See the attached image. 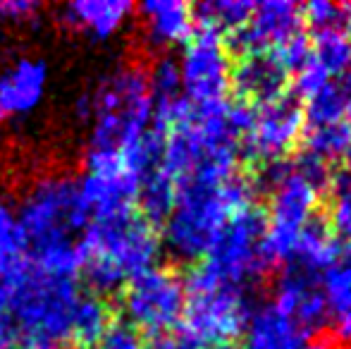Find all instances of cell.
Wrapping results in <instances>:
<instances>
[{"label":"cell","instance_id":"1","mask_svg":"<svg viewBox=\"0 0 351 349\" xmlns=\"http://www.w3.org/2000/svg\"><path fill=\"white\" fill-rule=\"evenodd\" d=\"M77 115L86 125L84 170L127 168L141 177L160 163L165 132L153 125L148 67L112 65L79 96Z\"/></svg>","mask_w":351,"mask_h":349},{"label":"cell","instance_id":"2","mask_svg":"<svg viewBox=\"0 0 351 349\" xmlns=\"http://www.w3.org/2000/svg\"><path fill=\"white\" fill-rule=\"evenodd\" d=\"M14 208L27 242L29 263L48 273L79 278V242L91 215L77 177L67 173L36 177L27 184Z\"/></svg>","mask_w":351,"mask_h":349},{"label":"cell","instance_id":"3","mask_svg":"<svg viewBox=\"0 0 351 349\" xmlns=\"http://www.w3.org/2000/svg\"><path fill=\"white\" fill-rule=\"evenodd\" d=\"M86 289L77 275L48 273L29 263L5 306L14 349L74 347V323Z\"/></svg>","mask_w":351,"mask_h":349},{"label":"cell","instance_id":"4","mask_svg":"<svg viewBox=\"0 0 351 349\" xmlns=\"http://www.w3.org/2000/svg\"><path fill=\"white\" fill-rule=\"evenodd\" d=\"M256 199L254 180L237 173L225 182H177L175 204L162 223L160 242L182 263H199L208 256L217 234L237 210Z\"/></svg>","mask_w":351,"mask_h":349},{"label":"cell","instance_id":"5","mask_svg":"<svg viewBox=\"0 0 351 349\" xmlns=\"http://www.w3.org/2000/svg\"><path fill=\"white\" fill-rule=\"evenodd\" d=\"M160 234L139 210L91 218L79 242V273L86 275L91 292L106 294L125 289L136 275L158 265Z\"/></svg>","mask_w":351,"mask_h":349},{"label":"cell","instance_id":"6","mask_svg":"<svg viewBox=\"0 0 351 349\" xmlns=\"http://www.w3.org/2000/svg\"><path fill=\"white\" fill-rule=\"evenodd\" d=\"M254 186L256 191L268 194L263 252L273 265H285L291 258L301 230L315 220L323 189L301 173L294 160L261 165Z\"/></svg>","mask_w":351,"mask_h":349},{"label":"cell","instance_id":"7","mask_svg":"<svg viewBox=\"0 0 351 349\" xmlns=\"http://www.w3.org/2000/svg\"><path fill=\"white\" fill-rule=\"evenodd\" d=\"M186 309L182 335L196 347H222L241 335L249 306V289L222 282L204 263H196L184 280Z\"/></svg>","mask_w":351,"mask_h":349},{"label":"cell","instance_id":"8","mask_svg":"<svg viewBox=\"0 0 351 349\" xmlns=\"http://www.w3.org/2000/svg\"><path fill=\"white\" fill-rule=\"evenodd\" d=\"M265 228V213L256 204L237 210L217 234L208 256L199 263H204L222 282L251 289V285L273 270V263L263 252Z\"/></svg>","mask_w":351,"mask_h":349},{"label":"cell","instance_id":"9","mask_svg":"<svg viewBox=\"0 0 351 349\" xmlns=\"http://www.w3.org/2000/svg\"><path fill=\"white\" fill-rule=\"evenodd\" d=\"M186 309L184 278L170 265H153L122 289V313L143 337H165L182 326Z\"/></svg>","mask_w":351,"mask_h":349},{"label":"cell","instance_id":"10","mask_svg":"<svg viewBox=\"0 0 351 349\" xmlns=\"http://www.w3.org/2000/svg\"><path fill=\"white\" fill-rule=\"evenodd\" d=\"M175 62L189 106L225 101L232 80V58L225 36L196 27Z\"/></svg>","mask_w":351,"mask_h":349},{"label":"cell","instance_id":"11","mask_svg":"<svg viewBox=\"0 0 351 349\" xmlns=\"http://www.w3.org/2000/svg\"><path fill=\"white\" fill-rule=\"evenodd\" d=\"M304 127V110L296 96L282 93L280 98L254 106V120L241 141V156L258 165L287 160V154L299 144Z\"/></svg>","mask_w":351,"mask_h":349},{"label":"cell","instance_id":"12","mask_svg":"<svg viewBox=\"0 0 351 349\" xmlns=\"http://www.w3.org/2000/svg\"><path fill=\"white\" fill-rule=\"evenodd\" d=\"M299 34H304L301 5L289 0H263L254 5L249 22L225 41L227 48L232 46L239 56H251V53H275Z\"/></svg>","mask_w":351,"mask_h":349},{"label":"cell","instance_id":"13","mask_svg":"<svg viewBox=\"0 0 351 349\" xmlns=\"http://www.w3.org/2000/svg\"><path fill=\"white\" fill-rule=\"evenodd\" d=\"M51 67L41 56H14L0 67V117L27 120L46 103Z\"/></svg>","mask_w":351,"mask_h":349},{"label":"cell","instance_id":"14","mask_svg":"<svg viewBox=\"0 0 351 349\" xmlns=\"http://www.w3.org/2000/svg\"><path fill=\"white\" fill-rule=\"evenodd\" d=\"M273 304L306 337L328 326V304L320 287V275L294 263L282 265L280 278L275 280Z\"/></svg>","mask_w":351,"mask_h":349},{"label":"cell","instance_id":"15","mask_svg":"<svg viewBox=\"0 0 351 349\" xmlns=\"http://www.w3.org/2000/svg\"><path fill=\"white\" fill-rule=\"evenodd\" d=\"M134 19L130 0H72L58 10V22L72 34L93 43L117 38Z\"/></svg>","mask_w":351,"mask_h":349},{"label":"cell","instance_id":"16","mask_svg":"<svg viewBox=\"0 0 351 349\" xmlns=\"http://www.w3.org/2000/svg\"><path fill=\"white\" fill-rule=\"evenodd\" d=\"M134 17L139 22L141 38L153 51H170L184 46L194 34V5L182 0H148L134 5Z\"/></svg>","mask_w":351,"mask_h":349},{"label":"cell","instance_id":"17","mask_svg":"<svg viewBox=\"0 0 351 349\" xmlns=\"http://www.w3.org/2000/svg\"><path fill=\"white\" fill-rule=\"evenodd\" d=\"M79 180V191L91 218L127 213L136 208L141 177L127 168H96L84 170Z\"/></svg>","mask_w":351,"mask_h":349},{"label":"cell","instance_id":"18","mask_svg":"<svg viewBox=\"0 0 351 349\" xmlns=\"http://www.w3.org/2000/svg\"><path fill=\"white\" fill-rule=\"evenodd\" d=\"M289 80L291 75L275 53H251V56H239V60L232 62L230 88H234L237 101L261 106L280 98Z\"/></svg>","mask_w":351,"mask_h":349},{"label":"cell","instance_id":"19","mask_svg":"<svg viewBox=\"0 0 351 349\" xmlns=\"http://www.w3.org/2000/svg\"><path fill=\"white\" fill-rule=\"evenodd\" d=\"M239 340L241 349H299L306 335L273 302H263L249 311Z\"/></svg>","mask_w":351,"mask_h":349},{"label":"cell","instance_id":"20","mask_svg":"<svg viewBox=\"0 0 351 349\" xmlns=\"http://www.w3.org/2000/svg\"><path fill=\"white\" fill-rule=\"evenodd\" d=\"M148 93H151L153 106V125L167 132L189 108L184 93H182L180 70H177L175 58L160 56L148 67Z\"/></svg>","mask_w":351,"mask_h":349},{"label":"cell","instance_id":"21","mask_svg":"<svg viewBox=\"0 0 351 349\" xmlns=\"http://www.w3.org/2000/svg\"><path fill=\"white\" fill-rule=\"evenodd\" d=\"M27 265V242L19 228L17 208L12 201L0 199V316L5 313L10 292Z\"/></svg>","mask_w":351,"mask_h":349},{"label":"cell","instance_id":"22","mask_svg":"<svg viewBox=\"0 0 351 349\" xmlns=\"http://www.w3.org/2000/svg\"><path fill=\"white\" fill-rule=\"evenodd\" d=\"M320 287L328 304V323H332L342 349H351V249L325 270Z\"/></svg>","mask_w":351,"mask_h":349},{"label":"cell","instance_id":"23","mask_svg":"<svg viewBox=\"0 0 351 349\" xmlns=\"http://www.w3.org/2000/svg\"><path fill=\"white\" fill-rule=\"evenodd\" d=\"M344 252H347V249L339 242L337 234L330 230V225L325 223V220L315 218L301 230L299 239H296V244H294V252H291V258L287 263H294V265H299V268L323 278L325 270L335 261H339V256H342Z\"/></svg>","mask_w":351,"mask_h":349},{"label":"cell","instance_id":"24","mask_svg":"<svg viewBox=\"0 0 351 349\" xmlns=\"http://www.w3.org/2000/svg\"><path fill=\"white\" fill-rule=\"evenodd\" d=\"M306 127H323L347 122L351 115V75L330 80L301 103Z\"/></svg>","mask_w":351,"mask_h":349},{"label":"cell","instance_id":"25","mask_svg":"<svg viewBox=\"0 0 351 349\" xmlns=\"http://www.w3.org/2000/svg\"><path fill=\"white\" fill-rule=\"evenodd\" d=\"M175 191L177 182L162 170L160 163L148 168L139 180V194H136L139 213L148 223L162 225L175 204Z\"/></svg>","mask_w":351,"mask_h":349},{"label":"cell","instance_id":"26","mask_svg":"<svg viewBox=\"0 0 351 349\" xmlns=\"http://www.w3.org/2000/svg\"><path fill=\"white\" fill-rule=\"evenodd\" d=\"M254 5L249 0H206L194 5V22L199 29H208L220 36H232L249 22Z\"/></svg>","mask_w":351,"mask_h":349},{"label":"cell","instance_id":"27","mask_svg":"<svg viewBox=\"0 0 351 349\" xmlns=\"http://www.w3.org/2000/svg\"><path fill=\"white\" fill-rule=\"evenodd\" d=\"M304 154L323 160L332 168L339 158H347L351 149V122L323 127H304Z\"/></svg>","mask_w":351,"mask_h":349},{"label":"cell","instance_id":"28","mask_svg":"<svg viewBox=\"0 0 351 349\" xmlns=\"http://www.w3.org/2000/svg\"><path fill=\"white\" fill-rule=\"evenodd\" d=\"M311 56L332 80L351 75V32L313 34Z\"/></svg>","mask_w":351,"mask_h":349},{"label":"cell","instance_id":"29","mask_svg":"<svg viewBox=\"0 0 351 349\" xmlns=\"http://www.w3.org/2000/svg\"><path fill=\"white\" fill-rule=\"evenodd\" d=\"M332 206H330V230L339 237V242L351 244V177L339 173L332 177Z\"/></svg>","mask_w":351,"mask_h":349},{"label":"cell","instance_id":"30","mask_svg":"<svg viewBox=\"0 0 351 349\" xmlns=\"http://www.w3.org/2000/svg\"><path fill=\"white\" fill-rule=\"evenodd\" d=\"M304 24L313 27V34L320 32H349L347 17H344L342 5L330 3V0H313L308 5H301Z\"/></svg>","mask_w":351,"mask_h":349},{"label":"cell","instance_id":"31","mask_svg":"<svg viewBox=\"0 0 351 349\" xmlns=\"http://www.w3.org/2000/svg\"><path fill=\"white\" fill-rule=\"evenodd\" d=\"M43 5L36 0H0V27L27 29L41 19Z\"/></svg>","mask_w":351,"mask_h":349},{"label":"cell","instance_id":"32","mask_svg":"<svg viewBox=\"0 0 351 349\" xmlns=\"http://www.w3.org/2000/svg\"><path fill=\"white\" fill-rule=\"evenodd\" d=\"M146 337L125 321H110L91 349H146Z\"/></svg>","mask_w":351,"mask_h":349},{"label":"cell","instance_id":"33","mask_svg":"<svg viewBox=\"0 0 351 349\" xmlns=\"http://www.w3.org/2000/svg\"><path fill=\"white\" fill-rule=\"evenodd\" d=\"M146 349H201V347H196L184 335H165V337H156V342L148 345Z\"/></svg>","mask_w":351,"mask_h":349},{"label":"cell","instance_id":"34","mask_svg":"<svg viewBox=\"0 0 351 349\" xmlns=\"http://www.w3.org/2000/svg\"><path fill=\"white\" fill-rule=\"evenodd\" d=\"M0 349H14V335L12 326L8 321V313L0 316Z\"/></svg>","mask_w":351,"mask_h":349},{"label":"cell","instance_id":"35","mask_svg":"<svg viewBox=\"0 0 351 349\" xmlns=\"http://www.w3.org/2000/svg\"><path fill=\"white\" fill-rule=\"evenodd\" d=\"M299 349H342V347L330 345V342H325V340H313V342H304Z\"/></svg>","mask_w":351,"mask_h":349},{"label":"cell","instance_id":"36","mask_svg":"<svg viewBox=\"0 0 351 349\" xmlns=\"http://www.w3.org/2000/svg\"><path fill=\"white\" fill-rule=\"evenodd\" d=\"M349 177H351V149H349V154H347V170H344Z\"/></svg>","mask_w":351,"mask_h":349},{"label":"cell","instance_id":"37","mask_svg":"<svg viewBox=\"0 0 351 349\" xmlns=\"http://www.w3.org/2000/svg\"><path fill=\"white\" fill-rule=\"evenodd\" d=\"M201 349H237V347H232V345H222V347H201Z\"/></svg>","mask_w":351,"mask_h":349},{"label":"cell","instance_id":"38","mask_svg":"<svg viewBox=\"0 0 351 349\" xmlns=\"http://www.w3.org/2000/svg\"><path fill=\"white\" fill-rule=\"evenodd\" d=\"M0 125H3V117H0Z\"/></svg>","mask_w":351,"mask_h":349}]
</instances>
